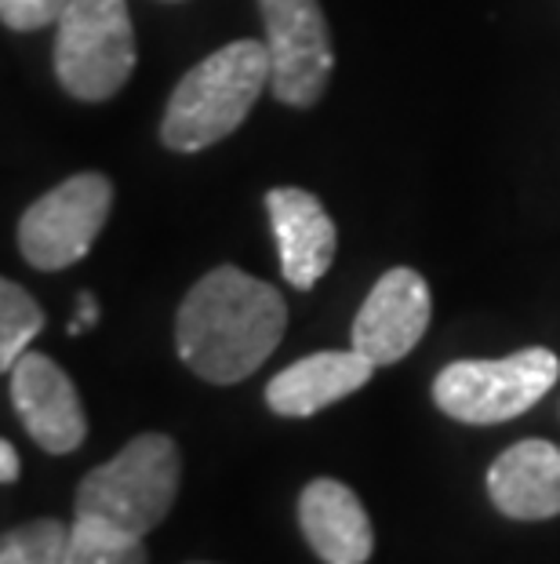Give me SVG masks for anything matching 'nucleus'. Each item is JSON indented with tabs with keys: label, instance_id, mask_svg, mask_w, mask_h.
<instances>
[{
	"label": "nucleus",
	"instance_id": "obj_20",
	"mask_svg": "<svg viewBox=\"0 0 560 564\" xmlns=\"http://www.w3.org/2000/svg\"><path fill=\"white\" fill-rule=\"evenodd\" d=\"M194 564H205V561H194Z\"/></svg>",
	"mask_w": 560,
	"mask_h": 564
},
{
	"label": "nucleus",
	"instance_id": "obj_14",
	"mask_svg": "<svg viewBox=\"0 0 560 564\" xmlns=\"http://www.w3.org/2000/svg\"><path fill=\"white\" fill-rule=\"evenodd\" d=\"M69 564H150V554L142 535H131L99 518H74Z\"/></svg>",
	"mask_w": 560,
	"mask_h": 564
},
{
	"label": "nucleus",
	"instance_id": "obj_1",
	"mask_svg": "<svg viewBox=\"0 0 560 564\" xmlns=\"http://www.w3.org/2000/svg\"><path fill=\"white\" fill-rule=\"evenodd\" d=\"M288 328V303L241 267H216L186 292L175 346L197 379L233 387L270 361Z\"/></svg>",
	"mask_w": 560,
	"mask_h": 564
},
{
	"label": "nucleus",
	"instance_id": "obj_4",
	"mask_svg": "<svg viewBox=\"0 0 560 564\" xmlns=\"http://www.w3.org/2000/svg\"><path fill=\"white\" fill-rule=\"evenodd\" d=\"M560 379V357L528 346L498 361H451L433 379V404L455 423L495 426L531 412Z\"/></svg>",
	"mask_w": 560,
	"mask_h": 564
},
{
	"label": "nucleus",
	"instance_id": "obj_11",
	"mask_svg": "<svg viewBox=\"0 0 560 564\" xmlns=\"http://www.w3.org/2000/svg\"><path fill=\"white\" fill-rule=\"evenodd\" d=\"M487 499L509 521L560 518V448L553 441H517L487 470Z\"/></svg>",
	"mask_w": 560,
	"mask_h": 564
},
{
	"label": "nucleus",
	"instance_id": "obj_19",
	"mask_svg": "<svg viewBox=\"0 0 560 564\" xmlns=\"http://www.w3.org/2000/svg\"><path fill=\"white\" fill-rule=\"evenodd\" d=\"M0 481L15 485L19 481V452L11 441H0Z\"/></svg>",
	"mask_w": 560,
	"mask_h": 564
},
{
	"label": "nucleus",
	"instance_id": "obj_18",
	"mask_svg": "<svg viewBox=\"0 0 560 564\" xmlns=\"http://www.w3.org/2000/svg\"><path fill=\"white\" fill-rule=\"evenodd\" d=\"M77 321H69V335H80V332H88L95 321H99V303H95V295L91 292H80L77 299Z\"/></svg>",
	"mask_w": 560,
	"mask_h": 564
},
{
	"label": "nucleus",
	"instance_id": "obj_7",
	"mask_svg": "<svg viewBox=\"0 0 560 564\" xmlns=\"http://www.w3.org/2000/svg\"><path fill=\"white\" fill-rule=\"evenodd\" d=\"M259 11L273 58L270 91L277 102L299 110L320 102L336 69V47L320 0H259Z\"/></svg>",
	"mask_w": 560,
	"mask_h": 564
},
{
	"label": "nucleus",
	"instance_id": "obj_8",
	"mask_svg": "<svg viewBox=\"0 0 560 564\" xmlns=\"http://www.w3.org/2000/svg\"><path fill=\"white\" fill-rule=\"evenodd\" d=\"M433 299L419 270L393 267L367 292L361 314L353 321V350L375 368L404 361L430 328Z\"/></svg>",
	"mask_w": 560,
	"mask_h": 564
},
{
	"label": "nucleus",
	"instance_id": "obj_15",
	"mask_svg": "<svg viewBox=\"0 0 560 564\" xmlns=\"http://www.w3.org/2000/svg\"><path fill=\"white\" fill-rule=\"evenodd\" d=\"M44 310L26 288L15 281H0V368H15L26 346L44 332Z\"/></svg>",
	"mask_w": 560,
	"mask_h": 564
},
{
	"label": "nucleus",
	"instance_id": "obj_17",
	"mask_svg": "<svg viewBox=\"0 0 560 564\" xmlns=\"http://www.w3.org/2000/svg\"><path fill=\"white\" fill-rule=\"evenodd\" d=\"M69 4L74 0H0V19H4L8 30L33 33L44 26H58Z\"/></svg>",
	"mask_w": 560,
	"mask_h": 564
},
{
	"label": "nucleus",
	"instance_id": "obj_13",
	"mask_svg": "<svg viewBox=\"0 0 560 564\" xmlns=\"http://www.w3.org/2000/svg\"><path fill=\"white\" fill-rule=\"evenodd\" d=\"M299 528L325 564H367L375 550L372 518L350 485L317 477L299 496Z\"/></svg>",
	"mask_w": 560,
	"mask_h": 564
},
{
	"label": "nucleus",
	"instance_id": "obj_2",
	"mask_svg": "<svg viewBox=\"0 0 560 564\" xmlns=\"http://www.w3.org/2000/svg\"><path fill=\"white\" fill-rule=\"evenodd\" d=\"M273 80L266 41H233L211 52L175 84L161 121V142L175 153H197L233 135Z\"/></svg>",
	"mask_w": 560,
	"mask_h": 564
},
{
	"label": "nucleus",
	"instance_id": "obj_10",
	"mask_svg": "<svg viewBox=\"0 0 560 564\" xmlns=\"http://www.w3.org/2000/svg\"><path fill=\"white\" fill-rule=\"evenodd\" d=\"M266 215L273 226V241L281 251L284 281L299 292L317 288L336 262L339 230L317 194L299 186H277L266 194Z\"/></svg>",
	"mask_w": 560,
	"mask_h": 564
},
{
	"label": "nucleus",
	"instance_id": "obj_12",
	"mask_svg": "<svg viewBox=\"0 0 560 564\" xmlns=\"http://www.w3.org/2000/svg\"><path fill=\"white\" fill-rule=\"evenodd\" d=\"M375 376V365L364 354L350 350H320L303 361L288 365L266 382V404L273 415L309 419L325 412L336 401L364 390Z\"/></svg>",
	"mask_w": 560,
	"mask_h": 564
},
{
	"label": "nucleus",
	"instance_id": "obj_16",
	"mask_svg": "<svg viewBox=\"0 0 560 564\" xmlns=\"http://www.w3.org/2000/svg\"><path fill=\"white\" fill-rule=\"evenodd\" d=\"M0 564H69V528L55 518L8 528L0 539Z\"/></svg>",
	"mask_w": 560,
	"mask_h": 564
},
{
	"label": "nucleus",
	"instance_id": "obj_9",
	"mask_svg": "<svg viewBox=\"0 0 560 564\" xmlns=\"http://www.w3.org/2000/svg\"><path fill=\"white\" fill-rule=\"evenodd\" d=\"M11 376V404L26 434L47 455L77 452L88 437V415L74 379L47 354H22Z\"/></svg>",
	"mask_w": 560,
	"mask_h": 564
},
{
	"label": "nucleus",
	"instance_id": "obj_6",
	"mask_svg": "<svg viewBox=\"0 0 560 564\" xmlns=\"http://www.w3.org/2000/svg\"><path fill=\"white\" fill-rule=\"evenodd\" d=\"M113 208V183L99 172L69 175L22 212L19 251L33 270L55 273L80 262L99 241Z\"/></svg>",
	"mask_w": 560,
	"mask_h": 564
},
{
	"label": "nucleus",
	"instance_id": "obj_3",
	"mask_svg": "<svg viewBox=\"0 0 560 564\" xmlns=\"http://www.w3.org/2000/svg\"><path fill=\"white\" fill-rule=\"evenodd\" d=\"M183 485V452L168 434L131 437L77 485V518H99L146 539L168 518Z\"/></svg>",
	"mask_w": 560,
	"mask_h": 564
},
{
	"label": "nucleus",
	"instance_id": "obj_5",
	"mask_svg": "<svg viewBox=\"0 0 560 564\" xmlns=\"http://www.w3.org/2000/svg\"><path fill=\"white\" fill-rule=\"evenodd\" d=\"M55 77L80 102H106L135 69V30L124 0H74L55 26Z\"/></svg>",
	"mask_w": 560,
	"mask_h": 564
}]
</instances>
